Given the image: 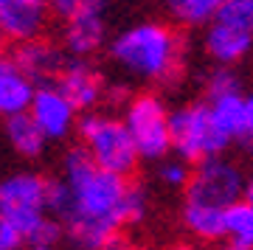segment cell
<instances>
[{
    "label": "cell",
    "instance_id": "3957f363",
    "mask_svg": "<svg viewBox=\"0 0 253 250\" xmlns=\"http://www.w3.org/2000/svg\"><path fill=\"white\" fill-rule=\"evenodd\" d=\"M76 143L90 155L99 169L124 180H132V174L141 166L135 141L126 129L121 113H113V110L84 113L76 126Z\"/></svg>",
    "mask_w": 253,
    "mask_h": 250
},
{
    "label": "cell",
    "instance_id": "d4e9b609",
    "mask_svg": "<svg viewBox=\"0 0 253 250\" xmlns=\"http://www.w3.org/2000/svg\"><path fill=\"white\" fill-rule=\"evenodd\" d=\"M101 3H107V0H48V9H51L54 20L65 23V20L82 14L84 9H93V6H101Z\"/></svg>",
    "mask_w": 253,
    "mask_h": 250
},
{
    "label": "cell",
    "instance_id": "6da1fadb",
    "mask_svg": "<svg viewBox=\"0 0 253 250\" xmlns=\"http://www.w3.org/2000/svg\"><path fill=\"white\" fill-rule=\"evenodd\" d=\"M59 174L73 191V211L65 219V245L71 250H101L126 231L124 197L129 180L99 169L79 143L68 146Z\"/></svg>",
    "mask_w": 253,
    "mask_h": 250
},
{
    "label": "cell",
    "instance_id": "4fadbf2b",
    "mask_svg": "<svg viewBox=\"0 0 253 250\" xmlns=\"http://www.w3.org/2000/svg\"><path fill=\"white\" fill-rule=\"evenodd\" d=\"M200 48H203V54H206L214 65L236 68V65L253 51V34L214 20V23L200 34Z\"/></svg>",
    "mask_w": 253,
    "mask_h": 250
},
{
    "label": "cell",
    "instance_id": "277c9868",
    "mask_svg": "<svg viewBox=\"0 0 253 250\" xmlns=\"http://www.w3.org/2000/svg\"><path fill=\"white\" fill-rule=\"evenodd\" d=\"M234 141L219 129L206 98L172 107V152L186 163L197 166L211 158H222Z\"/></svg>",
    "mask_w": 253,
    "mask_h": 250
},
{
    "label": "cell",
    "instance_id": "1f68e13d",
    "mask_svg": "<svg viewBox=\"0 0 253 250\" xmlns=\"http://www.w3.org/2000/svg\"><path fill=\"white\" fill-rule=\"evenodd\" d=\"M214 250H248V248H239V245H231V242H222V245H217Z\"/></svg>",
    "mask_w": 253,
    "mask_h": 250
},
{
    "label": "cell",
    "instance_id": "5bb4252c",
    "mask_svg": "<svg viewBox=\"0 0 253 250\" xmlns=\"http://www.w3.org/2000/svg\"><path fill=\"white\" fill-rule=\"evenodd\" d=\"M225 214L228 211H217V208H206L197 203H186L180 200L177 208V222L180 231L186 233V239H194L200 245H222L225 242Z\"/></svg>",
    "mask_w": 253,
    "mask_h": 250
},
{
    "label": "cell",
    "instance_id": "44dd1931",
    "mask_svg": "<svg viewBox=\"0 0 253 250\" xmlns=\"http://www.w3.org/2000/svg\"><path fill=\"white\" fill-rule=\"evenodd\" d=\"M152 214V191L141 180H129L124 197V222L126 228H141Z\"/></svg>",
    "mask_w": 253,
    "mask_h": 250
},
{
    "label": "cell",
    "instance_id": "4dcf8cb0",
    "mask_svg": "<svg viewBox=\"0 0 253 250\" xmlns=\"http://www.w3.org/2000/svg\"><path fill=\"white\" fill-rule=\"evenodd\" d=\"M9 48H11V45L6 42V37L0 34V62H3V59H6V56H9Z\"/></svg>",
    "mask_w": 253,
    "mask_h": 250
},
{
    "label": "cell",
    "instance_id": "7c38bea8",
    "mask_svg": "<svg viewBox=\"0 0 253 250\" xmlns=\"http://www.w3.org/2000/svg\"><path fill=\"white\" fill-rule=\"evenodd\" d=\"M9 59L17 65L31 82H37V84H51V82H56V76L62 73L65 62H68V54L62 51L59 40L40 37V40H31V42L11 45Z\"/></svg>",
    "mask_w": 253,
    "mask_h": 250
},
{
    "label": "cell",
    "instance_id": "603a6c76",
    "mask_svg": "<svg viewBox=\"0 0 253 250\" xmlns=\"http://www.w3.org/2000/svg\"><path fill=\"white\" fill-rule=\"evenodd\" d=\"M45 203H48V214L65 222L68 214L73 211V191L65 183L62 174H48V191H45Z\"/></svg>",
    "mask_w": 253,
    "mask_h": 250
},
{
    "label": "cell",
    "instance_id": "f546056e",
    "mask_svg": "<svg viewBox=\"0 0 253 250\" xmlns=\"http://www.w3.org/2000/svg\"><path fill=\"white\" fill-rule=\"evenodd\" d=\"M245 200L253 206V169L248 171V188H245Z\"/></svg>",
    "mask_w": 253,
    "mask_h": 250
},
{
    "label": "cell",
    "instance_id": "2e32d148",
    "mask_svg": "<svg viewBox=\"0 0 253 250\" xmlns=\"http://www.w3.org/2000/svg\"><path fill=\"white\" fill-rule=\"evenodd\" d=\"M3 135L9 141L11 152L23 158V161H40L48 152V138L42 135V129L37 126V121L28 113L3 121Z\"/></svg>",
    "mask_w": 253,
    "mask_h": 250
},
{
    "label": "cell",
    "instance_id": "30bf717a",
    "mask_svg": "<svg viewBox=\"0 0 253 250\" xmlns=\"http://www.w3.org/2000/svg\"><path fill=\"white\" fill-rule=\"evenodd\" d=\"M28 116L37 121V126L42 129L48 143H65L76 135L82 113L71 104V98L51 82V84H40L37 87L34 104L28 110Z\"/></svg>",
    "mask_w": 253,
    "mask_h": 250
},
{
    "label": "cell",
    "instance_id": "9c48e42d",
    "mask_svg": "<svg viewBox=\"0 0 253 250\" xmlns=\"http://www.w3.org/2000/svg\"><path fill=\"white\" fill-rule=\"evenodd\" d=\"M54 84L71 98V104L82 116L93 110H104L110 79L93 59H68Z\"/></svg>",
    "mask_w": 253,
    "mask_h": 250
},
{
    "label": "cell",
    "instance_id": "8fae6325",
    "mask_svg": "<svg viewBox=\"0 0 253 250\" xmlns=\"http://www.w3.org/2000/svg\"><path fill=\"white\" fill-rule=\"evenodd\" d=\"M48 0H3L0 3V34L9 45L31 42L45 37L51 23Z\"/></svg>",
    "mask_w": 253,
    "mask_h": 250
},
{
    "label": "cell",
    "instance_id": "ffe728a7",
    "mask_svg": "<svg viewBox=\"0 0 253 250\" xmlns=\"http://www.w3.org/2000/svg\"><path fill=\"white\" fill-rule=\"evenodd\" d=\"M239 93H245V84L239 79L236 68L214 65L203 79V98L206 101H219V98H228V96H239Z\"/></svg>",
    "mask_w": 253,
    "mask_h": 250
},
{
    "label": "cell",
    "instance_id": "52a82bcc",
    "mask_svg": "<svg viewBox=\"0 0 253 250\" xmlns=\"http://www.w3.org/2000/svg\"><path fill=\"white\" fill-rule=\"evenodd\" d=\"M245 188H248V171L242 169V163L222 155V158H211V161H203L194 166L191 183L180 200L206 208H217V211H228L239 200H245Z\"/></svg>",
    "mask_w": 253,
    "mask_h": 250
},
{
    "label": "cell",
    "instance_id": "8992f818",
    "mask_svg": "<svg viewBox=\"0 0 253 250\" xmlns=\"http://www.w3.org/2000/svg\"><path fill=\"white\" fill-rule=\"evenodd\" d=\"M48 174L37 169H17L0 177V219L14 225L26 239L34 236V231L45 222L48 216Z\"/></svg>",
    "mask_w": 253,
    "mask_h": 250
},
{
    "label": "cell",
    "instance_id": "836d02e7",
    "mask_svg": "<svg viewBox=\"0 0 253 250\" xmlns=\"http://www.w3.org/2000/svg\"><path fill=\"white\" fill-rule=\"evenodd\" d=\"M0 222H3V219H0Z\"/></svg>",
    "mask_w": 253,
    "mask_h": 250
},
{
    "label": "cell",
    "instance_id": "4316f807",
    "mask_svg": "<svg viewBox=\"0 0 253 250\" xmlns=\"http://www.w3.org/2000/svg\"><path fill=\"white\" fill-rule=\"evenodd\" d=\"M236 146H242L245 152L253 155V90L245 93V132H242V141Z\"/></svg>",
    "mask_w": 253,
    "mask_h": 250
},
{
    "label": "cell",
    "instance_id": "d6a6232c",
    "mask_svg": "<svg viewBox=\"0 0 253 250\" xmlns=\"http://www.w3.org/2000/svg\"><path fill=\"white\" fill-rule=\"evenodd\" d=\"M28 250H51V248H28Z\"/></svg>",
    "mask_w": 253,
    "mask_h": 250
},
{
    "label": "cell",
    "instance_id": "f1b7e54d",
    "mask_svg": "<svg viewBox=\"0 0 253 250\" xmlns=\"http://www.w3.org/2000/svg\"><path fill=\"white\" fill-rule=\"evenodd\" d=\"M101 250H152V248H146V245H138V242H132V239H126V236H121V239H116L113 245H107V248H101Z\"/></svg>",
    "mask_w": 253,
    "mask_h": 250
},
{
    "label": "cell",
    "instance_id": "9a60e30c",
    "mask_svg": "<svg viewBox=\"0 0 253 250\" xmlns=\"http://www.w3.org/2000/svg\"><path fill=\"white\" fill-rule=\"evenodd\" d=\"M37 82H31L9 56L0 62V118H14L31 110L37 96Z\"/></svg>",
    "mask_w": 253,
    "mask_h": 250
},
{
    "label": "cell",
    "instance_id": "83f0119b",
    "mask_svg": "<svg viewBox=\"0 0 253 250\" xmlns=\"http://www.w3.org/2000/svg\"><path fill=\"white\" fill-rule=\"evenodd\" d=\"M163 250H208V248L206 245H200V242H194V239H186V236H183V239L169 242Z\"/></svg>",
    "mask_w": 253,
    "mask_h": 250
},
{
    "label": "cell",
    "instance_id": "7a4b0ae2",
    "mask_svg": "<svg viewBox=\"0 0 253 250\" xmlns=\"http://www.w3.org/2000/svg\"><path fill=\"white\" fill-rule=\"evenodd\" d=\"M104 54L129 84L172 90L186 76L189 42L169 20L146 17L118 28Z\"/></svg>",
    "mask_w": 253,
    "mask_h": 250
},
{
    "label": "cell",
    "instance_id": "cb8c5ba5",
    "mask_svg": "<svg viewBox=\"0 0 253 250\" xmlns=\"http://www.w3.org/2000/svg\"><path fill=\"white\" fill-rule=\"evenodd\" d=\"M217 23H225V26L253 34V0H222Z\"/></svg>",
    "mask_w": 253,
    "mask_h": 250
},
{
    "label": "cell",
    "instance_id": "e575fe53",
    "mask_svg": "<svg viewBox=\"0 0 253 250\" xmlns=\"http://www.w3.org/2000/svg\"><path fill=\"white\" fill-rule=\"evenodd\" d=\"M0 3H3V0H0Z\"/></svg>",
    "mask_w": 253,
    "mask_h": 250
},
{
    "label": "cell",
    "instance_id": "5b68a950",
    "mask_svg": "<svg viewBox=\"0 0 253 250\" xmlns=\"http://www.w3.org/2000/svg\"><path fill=\"white\" fill-rule=\"evenodd\" d=\"M135 141L141 163H161L172 158V107L158 90H138L121 113Z\"/></svg>",
    "mask_w": 253,
    "mask_h": 250
},
{
    "label": "cell",
    "instance_id": "d6986e66",
    "mask_svg": "<svg viewBox=\"0 0 253 250\" xmlns=\"http://www.w3.org/2000/svg\"><path fill=\"white\" fill-rule=\"evenodd\" d=\"M225 242L253 250V206L248 200H239L225 214Z\"/></svg>",
    "mask_w": 253,
    "mask_h": 250
},
{
    "label": "cell",
    "instance_id": "ba28073f",
    "mask_svg": "<svg viewBox=\"0 0 253 250\" xmlns=\"http://www.w3.org/2000/svg\"><path fill=\"white\" fill-rule=\"evenodd\" d=\"M56 40L68 54V59H93L96 54L107 51L110 40H113L107 23V3L84 9L82 14L65 20Z\"/></svg>",
    "mask_w": 253,
    "mask_h": 250
},
{
    "label": "cell",
    "instance_id": "e0dca14e",
    "mask_svg": "<svg viewBox=\"0 0 253 250\" xmlns=\"http://www.w3.org/2000/svg\"><path fill=\"white\" fill-rule=\"evenodd\" d=\"M166 17L180 31H206L219 14L222 0H163Z\"/></svg>",
    "mask_w": 253,
    "mask_h": 250
},
{
    "label": "cell",
    "instance_id": "ac0fdd59",
    "mask_svg": "<svg viewBox=\"0 0 253 250\" xmlns=\"http://www.w3.org/2000/svg\"><path fill=\"white\" fill-rule=\"evenodd\" d=\"M245 93H248V90H245ZM245 93L219 98V101H208L219 129L234 141V146L242 141V132H245Z\"/></svg>",
    "mask_w": 253,
    "mask_h": 250
},
{
    "label": "cell",
    "instance_id": "7402d4cb",
    "mask_svg": "<svg viewBox=\"0 0 253 250\" xmlns=\"http://www.w3.org/2000/svg\"><path fill=\"white\" fill-rule=\"evenodd\" d=\"M191 171H194V166L191 163H186L183 158H177V155H172V158H166V161L158 163V169H155V177H158V183H161L163 188H169V191H186L191 183Z\"/></svg>",
    "mask_w": 253,
    "mask_h": 250
},
{
    "label": "cell",
    "instance_id": "484cf974",
    "mask_svg": "<svg viewBox=\"0 0 253 250\" xmlns=\"http://www.w3.org/2000/svg\"><path fill=\"white\" fill-rule=\"evenodd\" d=\"M0 250H28L26 233H20L9 222H0Z\"/></svg>",
    "mask_w": 253,
    "mask_h": 250
}]
</instances>
